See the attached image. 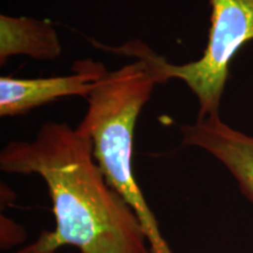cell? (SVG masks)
I'll use <instances>...</instances> for the list:
<instances>
[{"instance_id":"6da1fadb","label":"cell","mask_w":253,"mask_h":253,"mask_svg":"<svg viewBox=\"0 0 253 253\" xmlns=\"http://www.w3.org/2000/svg\"><path fill=\"white\" fill-rule=\"evenodd\" d=\"M0 169L38 175L52 199L55 229L15 253H55L66 245L80 253H153L140 218L108 184L95 162L89 137L67 123L46 122L32 141H12Z\"/></svg>"},{"instance_id":"7a4b0ae2","label":"cell","mask_w":253,"mask_h":253,"mask_svg":"<svg viewBox=\"0 0 253 253\" xmlns=\"http://www.w3.org/2000/svg\"><path fill=\"white\" fill-rule=\"evenodd\" d=\"M156 84V73L143 59L108 72L86 97L87 112L77 128L90 138L95 162L108 184L140 218L153 253H171L131 167L136 122Z\"/></svg>"},{"instance_id":"3957f363","label":"cell","mask_w":253,"mask_h":253,"mask_svg":"<svg viewBox=\"0 0 253 253\" xmlns=\"http://www.w3.org/2000/svg\"><path fill=\"white\" fill-rule=\"evenodd\" d=\"M209 1L211 17L208 43L196 61L173 65L141 41H131L118 48L107 47L119 54L149 62L160 84L171 79L184 82L198 100L197 120L219 116L231 62L243 46L253 40V0Z\"/></svg>"},{"instance_id":"277c9868","label":"cell","mask_w":253,"mask_h":253,"mask_svg":"<svg viewBox=\"0 0 253 253\" xmlns=\"http://www.w3.org/2000/svg\"><path fill=\"white\" fill-rule=\"evenodd\" d=\"M73 73L62 77L19 79L0 78V116L11 118L54 102L62 97H87L108 73L103 63L91 59L79 60Z\"/></svg>"},{"instance_id":"5b68a950","label":"cell","mask_w":253,"mask_h":253,"mask_svg":"<svg viewBox=\"0 0 253 253\" xmlns=\"http://www.w3.org/2000/svg\"><path fill=\"white\" fill-rule=\"evenodd\" d=\"M184 145L208 151L232 173L253 203V137L231 128L219 116L179 126Z\"/></svg>"},{"instance_id":"8992f818","label":"cell","mask_w":253,"mask_h":253,"mask_svg":"<svg viewBox=\"0 0 253 253\" xmlns=\"http://www.w3.org/2000/svg\"><path fill=\"white\" fill-rule=\"evenodd\" d=\"M62 54L58 32L46 20L30 17L0 15V65L9 58L27 55L50 61Z\"/></svg>"}]
</instances>
